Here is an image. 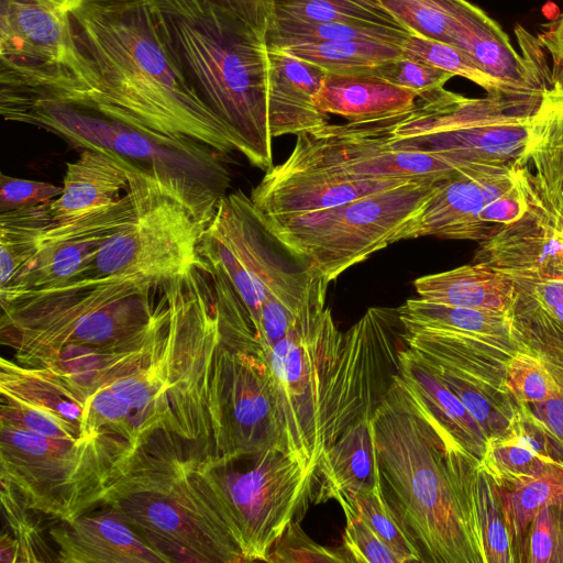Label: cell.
Segmentation results:
<instances>
[{
	"mask_svg": "<svg viewBox=\"0 0 563 563\" xmlns=\"http://www.w3.org/2000/svg\"><path fill=\"white\" fill-rule=\"evenodd\" d=\"M518 172L514 164H466L442 179L422 209L400 230L395 243L421 236L484 241L500 227L479 218L484 207L512 188Z\"/></svg>",
	"mask_w": 563,
	"mask_h": 563,
	"instance_id": "cell-21",
	"label": "cell"
},
{
	"mask_svg": "<svg viewBox=\"0 0 563 563\" xmlns=\"http://www.w3.org/2000/svg\"><path fill=\"white\" fill-rule=\"evenodd\" d=\"M398 308L371 307L345 333L321 395L323 449L363 419H372L399 376L407 346Z\"/></svg>",
	"mask_w": 563,
	"mask_h": 563,
	"instance_id": "cell-14",
	"label": "cell"
},
{
	"mask_svg": "<svg viewBox=\"0 0 563 563\" xmlns=\"http://www.w3.org/2000/svg\"><path fill=\"white\" fill-rule=\"evenodd\" d=\"M328 285L321 277L287 334L260 355L271 374L288 451L311 470L323 451L321 395L343 338L325 308Z\"/></svg>",
	"mask_w": 563,
	"mask_h": 563,
	"instance_id": "cell-13",
	"label": "cell"
},
{
	"mask_svg": "<svg viewBox=\"0 0 563 563\" xmlns=\"http://www.w3.org/2000/svg\"><path fill=\"white\" fill-rule=\"evenodd\" d=\"M236 459L198 455L197 472L244 562H267L268 553L312 493L316 470L292 453L266 450Z\"/></svg>",
	"mask_w": 563,
	"mask_h": 563,
	"instance_id": "cell-11",
	"label": "cell"
},
{
	"mask_svg": "<svg viewBox=\"0 0 563 563\" xmlns=\"http://www.w3.org/2000/svg\"><path fill=\"white\" fill-rule=\"evenodd\" d=\"M527 210L528 201L518 175L516 185L487 203L479 218L487 224L507 225L519 220Z\"/></svg>",
	"mask_w": 563,
	"mask_h": 563,
	"instance_id": "cell-52",
	"label": "cell"
},
{
	"mask_svg": "<svg viewBox=\"0 0 563 563\" xmlns=\"http://www.w3.org/2000/svg\"><path fill=\"white\" fill-rule=\"evenodd\" d=\"M525 195L527 212L481 241L472 263L505 274L563 276V227L544 206L527 192Z\"/></svg>",
	"mask_w": 563,
	"mask_h": 563,
	"instance_id": "cell-22",
	"label": "cell"
},
{
	"mask_svg": "<svg viewBox=\"0 0 563 563\" xmlns=\"http://www.w3.org/2000/svg\"><path fill=\"white\" fill-rule=\"evenodd\" d=\"M407 29L372 23L308 22L275 16L267 33L268 48L334 41H369L402 45L410 36Z\"/></svg>",
	"mask_w": 563,
	"mask_h": 563,
	"instance_id": "cell-34",
	"label": "cell"
},
{
	"mask_svg": "<svg viewBox=\"0 0 563 563\" xmlns=\"http://www.w3.org/2000/svg\"><path fill=\"white\" fill-rule=\"evenodd\" d=\"M125 190L133 200V218L102 245L96 273L132 275L163 286L195 267H210L201 245L222 195L130 161Z\"/></svg>",
	"mask_w": 563,
	"mask_h": 563,
	"instance_id": "cell-7",
	"label": "cell"
},
{
	"mask_svg": "<svg viewBox=\"0 0 563 563\" xmlns=\"http://www.w3.org/2000/svg\"><path fill=\"white\" fill-rule=\"evenodd\" d=\"M453 13L452 44L466 52L489 76L541 101L548 85L536 75L531 58L520 56L501 26L467 0H450Z\"/></svg>",
	"mask_w": 563,
	"mask_h": 563,
	"instance_id": "cell-24",
	"label": "cell"
},
{
	"mask_svg": "<svg viewBox=\"0 0 563 563\" xmlns=\"http://www.w3.org/2000/svg\"><path fill=\"white\" fill-rule=\"evenodd\" d=\"M132 449L115 435L57 439L0 423V479L34 512L66 522L98 507L115 466Z\"/></svg>",
	"mask_w": 563,
	"mask_h": 563,
	"instance_id": "cell-8",
	"label": "cell"
},
{
	"mask_svg": "<svg viewBox=\"0 0 563 563\" xmlns=\"http://www.w3.org/2000/svg\"><path fill=\"white\" fill-rule=\"evenodd\" d=\"M129 185V161L111 151L84 148L67 163L62 195L48 203L54 220H71L113 206Z\"/></svg>",
	"mask_w": 563,
	"mask_h": 563,
	"instance_id": "cell-28",
	"label": "cell"
},
{
	"mask_svg": "<svg viewBox=\"0 0 563 563\" xmlns=\"http://www.w3.org/2000/svg\"><path fill=\"white\" fill-rule=\"evenodd\" d=\"M137 276L89 273L64 286L23 292L1 303L0 341L13 360L43 367L69 346H119L139 341L169 317L167 297Z\"/></svg>",
	"mask_w": 563,
	"mask_h": 563,
	"instance_id": "cell-6",
	"label": "cell"
},
{
	"mask_svg": "<svg viewBox=\"0 0 563 563\" xmlns=\"http://www.w3.org/2000/svg\"><path fill=\"white\" fill-rule=\"evenodd\" d=\"M198 455L172 433L148 434L115 466L98 507L119 512L166 563L244 562L197 472Z\"/></svg>",
	"mask_w": 563,
	"mask_h": 563,
	"instance_id": "cell-5",
	"label": "cell"
},
{
	"mask_svg": "<svg viewBox=\"0 0 563 563\" xmlns=\"http://www.w3.org/2000/svg\"><path fill=\"white\" fill-rule=\"evenodd\" d=\"M134 214L129 191L113 206L71 220H51L43 228L38 250L25 272L0 289V303L34 290L64 286L91 273L102 245Z\"/></svg>",
	"mask_w": 563,
	"mask_h": 563,
	"instance_id": "cell-20",
	"label": "cell"
},
{
	"mask_svg": "<svg viewBox=\"0 0 563 563\" xmlns=\"http://www.w3.org/2000/svg\"><path fill=\"white\" fill-rule=\"evenodd\" d=\"M7 121L45 129L80 148L111 151L162 176L186 180L223 195L230 177L221 161H203L167 148L122 123L29 92L1 88Z\"/></svg>",
	"mask_w": 563,
	"mask_h": 563,
	"instance_id": "cell-15",
	"label": "cell"
},
{
	"mask_svg": "<svg viewBox=\"0 0 563 563\" xmlns=\"http://www.w3.org/2000/svg\"><path fill=\"white\" fill-rule=\"evenodd\" d=\"M279 49V48H274ZM323 68L328 74H373L379 66L404 55L397 44L369 41H334L280 48Z\"/></svg>",
	"mask_w": 563,
	"mask_h": 563,
	"instance_id": "cell-35",
	"label": "cell"
},
{
	"mask_svg": "<svg viewBox=\"0 0 563 563\" xmlns=\"http://www.w3.org/2000/svg\"><path fill=\"white\" fill-rule=\"evenodd\" d=\"M428 364L478 422L487 439L508 428L520 405L506 388Z\"/></svg>",
	"mask_w": 563,
	"mask_h": 563,
	"instance_id": "cell-38",
	"label": "cell"
},
{
	"mask_svg": "<svg viewBox=\"0 0 563 563\" xmlns=\"http://www.w3.org/2000/svg\"><path fill=\"white\" fill-rule=\"evenodd\" d=\"M335 499L345 516L342 549L349 562L401 563L397 554L360 517L346 497L340 495Z\"/></svg>",
	"mask_w": 563,
	"mask_h": 563,
	"instance_id": "cell-45",
	"label": "cell"
},
{
	"mask_svg": "<svg viewBox=\"0 0 563 563\" xmlns=\"http://www.w3.org/2000/svg\"><path fill=\"white\" fill-rule=\"evenodd\" d=\"M413 286L419 298L430 302L503 312L514 290L510 276L477 263L421 276Z\"/></svg>",
	"mask_w": 563,
	"mask_h": 563,
	"instance_id": "cell-33",
	"label": "cell"
},
{
	"mask_svg": "<svg viewBox=\"0 0 563 563\" xmlns=\"http://www.w3.org/2000/svg\"><path fill=\"white\" fill-rule=\"evenodd\" d=\"M0 423L21 428L47 438L78 440L73 432L56 419L9 401H0Z\"/></svg>",
	"mask_w": 563,
	"mask_h": 563,
	"instance_id": "cell-51",
	"label": "cell"
},
{
	"mask_svg": "<svg viewBox=\"0 0 563 563\" xmlns=\"http://www.w3.org/2000/svg\"><path fill=\"white\" fill-rule=\"evenodd\" d=\"M373 74L388 82L417 92L419 98L444 89L445 82L453 77L448 71L405 54L379 66Z\"/></svg>",
	"mask_w": 563,
	"mask_h": 563,
	"instance_id": "cell-48",
	"label": "cell"
},
{
	"mask_svg": "<svg viewBox=\"0 0 563 563\" xmlns=\"http://www.w3.org/2000/svg\"><path fill=\"white\" fill-rule=\"evenodd\" d=\"M409 180L355 179L296 143L285 162L266 170L250 198L262 218L284 219L340 206Z\"/></svg>",
	"mask_w": 563,
	"mask_h": 563,
	"instance_id": "cell-19",
	"label": "cell"
},
{
	"mask_svg": "<svg viewBox=\"0 0 563 563\" xmlns=\"http://www.w3.org/2000/svg\"><path fill=\"white\" fill-rule=\"evenodd\" d=\"M474 495L485 563H515L501 490L481 463L475 470Z\"/></svg>",
	"mask_w": 563,
	"mask_h": 563,
	"instance_id": "cell-40",
	"label": "cell"
},
{
	"mask_svg": "<svg viewBox=\"0 0 563 563\" xmlns=\"http://www.w3.org/2000/svg\"><path fill=\"white\" fill-rule=\"evenodd\" d=\"M539 42L550 54L553 64L549 75V85L563 91V13L554 21L543 25Z\"/></svg>",
	"mask_w": 563,
	"mask_h": 563,
	"instance_id": "cell-53",
	"label": "cell"
},
{
	"mask_svg": "<svg viewBox=\"0 0 563 563\" xmlns=\"http://www.w3.org/2000/svg\"><path fill=\"white\" fill-rule=\"evenodd\" d=\"M526 563H563V504L542 506L527 537Z\"/></svg>",
	"mask_w": 563,
	"mask_h": 563,
	"instance_id": "cell-46",
	"label": "cell"
},
{
	"mask_svg": "<svg viewBox=\"0 0 563 563\" xmlns=\"http://www.w3.org/2000/svg\"><path fill=\"white\" fill-rule=\"evenodd\" d=\"M51 218L48 203L0 213V289L12 285L29 267Z\"/></svg>",
	"mask_w": 563,
	"mask_h": 563,
	"instance_id": "cell-37",
	"label": "cell"
},
{
	"mask_svg": "<svg viewBox=\"0 0 563 563\" xmlns=\"http://www.w3.org/2000/svg\"><path fill=\"white\" fill-rule=\"evenodd\" d=\"M505 386L519 405L547 400L560 390L547 362L523 349L516 351L507 361Z\"/></svg>",
	"mask_w": 563,
	"mask_h": 563,
	"instance_id": "cell-42",
	"label": "cell"
},
{
	"mask_svg": "<svg viewBox=\"0 0 563 563\" xmlns=\"http://www.w3.org/2000/svg\"><path fill=\"white\" fill-rule=\"evenodd\" d=\"M411 33L452 44L450 0H378Z\"/></svg>",
	"mask_w": 563,
	"mask_h": 563,
	"instance_id": "cell-43",
	"label": "cell"
},
{
	"mask_svg": "<svg viewBox=\"0 0 563 563\" xmlns=\"http://www.w3.org/2000/svg\"><path fill=\"white\" fill-rule=\"evenodd\" d=\"M346 498L360 517L397 554L401 563L422 562L419 550L405 530L396 512L387 503L380 484L354 497Z\"/></svg>",
	"mask_w": 563,
	"mask_h": 563,
	"instance_id": "cell-41",
	"label": "cell"
},
{
	"mask_svg": "<svg viewBox=\"0 0 563 563\" xmlns=\"http://www.w3.org/2000/svg\"><path fill=\"white\" fill-rule=\"evenodd\" d=\"M208 272L195 267L163 285L169 319L159 345L87 399L82 438L115 435L134 446L165 431L211 453L209 382L220 330Z\"/></svg>",
	"mask_w": 563,
	"mask_h": 563,
	"instance_id": "cell-2",
	"label": "cell"
},
{
	"mask_svg": "<svg viewBox=\"0 0 563 563\" xmlns=\"http://www.w3.org/2000/svg\"><path fill=\"white\" fill-rule=\"evenodd\" d=\"M0 482L3 514L16 542L19 563L56 562L52 555L53 551L43 539L41 529L31 516L33 510L26 507L10 483L4 479H0Z\"/></svg>",
	"mask_w": 563,
	"mask_h": 563,
	"instance_id": "cell-44",
	"label": "cell"
},
{
	"mask_svg": "<svg viewBox=\"0 0 563 563\" xmlns=\"http://www.w3.org/2000/svg\"><path fill=\"white\" fill-rule=\"evenodd\" d=\"M99 76L87 110L203 161L243 147L188 79L145 0H91L70 13Z\"/></svg>",
	"mask_w": 563,
	"mask_h": 563,
	"instance_id": "cell-1",
	"label": "cell"
},
{
	"mask_svg": "<svg viewBox=\"0 0 563 563\" xmlns=\"http://www.w3.org/2000/svg\"><path fill=\"white\" fill-rule=\"evenodd\" d=\"M507 275L514 285L507 314L520 349L563 366V276Z\"/></svg>",
	"mask_w": 563,
	"mask_h": 563,
	"instance_id": "cell-25",
	"label": "cell"
},
{
	"mask_svg": "<svg viewBox=\"0 0 563 563\" xmlns=\"http://www.w3.org/2000/svg\"><path fill=\"white\" fill-rule=\"evenodd\" d=\"M185 73L253 166H273L268 122L274 0H145Z\"/></svg>",
	"mask_w": 563,
	"mask_h": 563,
	"instance_id": "cell-4",
	"label": "cell"
},
{
	"mask_svg": "<svg viewBox=\"0 0 563 563\" xmlns=\"http://www.w3.org/2000/svg\"><path fill=\"white\" fill-rule=\"evenodd\" d=\"M274 8L277 18L407 29L378 0H274Z\"/></svg>",
	"mask_w": 563,
	"mask_h": 563,
	"instance_id": "cell-39",
	"label": "cell"
},
{
	"mask_svg": "<svg viewBox=\"0 0 563 563\" xmlns=\"http://www.w3.org/2000/svg\"><path fill=\"white\" fill-rule=\"evenodd\" d=\"M327 71L283 49L269 48L268 122L273 137L316 131L329 123L314 104Z\"/></svg>",
	"mask_w": 563,
	"mask_h": 563,
	"instance_id": "cell-26",
	"label": "cell"
},
{
	"mask_svg": "<svg viewBox=\"0 0 563 563\" xmlns=\"http://www.w3.org/2000/svg\"><path fill=\"white\" fill-rule=\"evenodd\" d=\"M267 562L271 563H343L349 559L341 549L323 547L309 538L294 519L273 544Z\"/></svg>",
	"mask_w": 563,
	"mask_h": 563,
	"instance_id": "cell-47",
	"label": "cell"
},
{
	"mask_svg": "<svg viewBox=\"0 0 563 563\" xmlns=\"http://www.w3.org/2000/svg\"><path fill=\"white\" fill-rule=\"evenodd\" d=\"M372 426L383 494L422 562L485 563L474 495L479 460L442 438L399 376Z\"/></svg>",
	"mask_w": 563,
	"mask_h": 563,
	"instance_id": "cell-3",
	"label": "cell"
},
{
	"mask_svg": "<svg viewBox=\"0 0 563 563\" xmlns=\"http://www.w3.org/2000/svg\"><path fill=\"white\" fill-rule=\"evenodd\" d=\"M316 472L321 477L316 503L354 497L380 484L372 419H363L324 448Z\"/></svg>",
	"mask_w": 563,
	"mask_h": 563,
	"instance_id": "cell-30",
	"label": "cell"
},
{
	"mask_svg": "<svg viewBox=\"0 0 563 563\" xmlns=\"http://www.w3.org/2000/svg\"><path fill=\"white\" fill-rule=\"evenodd\" d=\"M396 114L330 124L297 135V143L360 180L441 178L464 165L419 151L396 150L390 134Z\"/></svg>",
	"mask_w": 563,
	"mask_h": 563,
	"instance_id": "cell-18",
	"label": "cell"
},
{
	"mask_svg": "<svg viewBox=\"0 0 563 563\" xmlns=\"http://www.w3.org/2000/svg\"><path fill=\"white\" fill-rule=\"evenodd\" d=\"M399 377L442 438L482 460L487 437L432 367L408 345L399 354Z\"/></svg>",
	"mask_w": 563,
	"mask_h": 563,
	"instance_id": "cell-27",
	"label": "cell"
},
{
	"mask_svg": "<svg viewBox=\"0 0 563 563\" xmlns=\"http://www.w3.org/2000/svg\"><path fill=\"white\" fill-rule=\"evenodd\" d=\"M210 454L228 459L288 451L271 374L263 358L219 341L209 382Z\"/></svg>",
	"mask_w": 563,
	"mask_h": 563,
	"instance_id": "cell-16",
	"label": "cell"
},
{
	"mask_svg": "<svg viewBox=\"0 0 563 563\" xmlns=\"http://www.w3.org/2000/svg\"><path fill=\"white\" fill-rule=\"evenodd\" d=\"M63 187L47 181L0 175V213L49 203L58 198Z\"/></svg>",
	"mask_w": 563,
	"mask_h": 563,
	"instance_id": "cell-49",
	"label": "cell"
},
{
	"mask_svg": "<svg viewBox=\"0 0 563 563\" xmlns=\"http://www.w3.org/2000/svg\"><path fill=\"white\" fill-rule=\"evenodd\" d=\"M47 5L54 7L56 9L63 10L65 12L71 13L77 8L81 7L87 1L91 0H36Z\"/></svg>",
	"mask_w": 563,
	"mask_h": 563,
	"instance_id": "cell-54",
	"label": "cell"
},
{
	"mask_svg": "<svg viewBox=\"0 0 563 563\" xmlns=\"http://www.w3.org/2000/svg\"><path fill=\"white\" fill-rule=\"evenodd\" d=\"M0 394L1 400L47 415L84 439L87 401L47 368L24 366L1 357Z\"/></svg>",
	"mask_w": 563,
	"mask_h": 563,
	"instance_id": "cell-31",
	"label": "cell"
},
{
	"mask_svg": "<svg viewBox=\"0 0 563 563\" xmlns=\"http://www.w3.org/2000/svg\"><path fill=\"white\" fill-rule=\"evenodd\" d=\"M279 242L241 190L220 198L201 245L210 265L227 276L244 306L253 331L266 298L274 291L306 280L311 271L296 268L277 252ZM255 335V331H254Z\"/></svg>",
	"mask_w": 563,
	"mask_h": 563,
	"instance_id": "cell-17",
	"label": "cell"
},
{
	"mask_svg": "<svg viewBox=\"0 0 563 563\" xmlns=\"http://www.w3.org/2000/svg\"><path fill=\"white\" fill-rule=\"evenodd\" d=\"M444 178L412 179L297 217L265 219L257 214L286 252L330 283L395 243L400 230L422 209Z\"/></svg>",
	"mask_w": 563,
	"mask_h": 563,
	"instance_id": "cell-9",
	"label": "cell"
},
{
	"mask_svg": "<svg viewBox=\"0 0 563 563\" xmlns=\"http://www.w3.org/2000/svg\"><path fill=\"white\" fill-rule=\"evenodd\" d=\"M545 362L558 380L559 393L547 400L520 406L541 426L549 438L554 459L563 463V366Z\"/></svg>",
	"mask_w": 563,
	"mask_h": 563,
	"instance_id": "cell-50",
	"label": "cell"
},
{
	"mask_svg": "<svg viewBox=\"0 0 563 563\" xmlns=\"http://www.w3.org/2000/svg\"><path fill=\"white\" fill-rule=\"evenodd\" d=\"M52 528L59 563H166L115 510L103 507Z\"/></svg>",
	"mask_w": 563,
	"mask_h": 563,
	"instance_id": "cell-23",
	"label": "cell"
},
{
	"mask_svg": "<svg viewBox=\"0 0 563 563\" xmlns=\"http://www.w3.org/2000/svg\"><path fill=\"white\" fill-rule=\"evenodd\" d=\"M538 121L539 108L490 96L468 99L442 89L398 113L389 141L396 150L424 152L457 165H507L529 151Z\"/></svg>",
	"mask_w": 563,
	"mask_h": 563,
	"instance_id": "cell-10",
	"label": "cell"
},
{
	"mask_svg": "<svg viewBox=\"0 0 563 563\" xmlns=\"http://www.w3.org/2000/svg\"><path fill=\"white\" fill-rule=\"evenodd\" d=\"M418 98L417 92L374 74H327L314 104L327 115L360 121L405 112L415 107Z\"/></svg>",
	"mask_w": 563,
	"mask_h": 563,
	"instance_id": "cell-32",
	"label": "cell"
},
{
	"mask_svg": "<svg viewBox=\"0 0 563 563\" xmlns=\"http://www.w3.org/2000/svg\"><path fill=\"white\" fill-rule=\"evenodd\" d=\"M2 88L87 109L99 86L70 13L36 0H1Z\"/></svg>",
	"mask_w": 563,
	"mask_h": 563,
	"instance_id": "cell-12",
	"label": "cell"
},
{
	"mask_svg": "<svg viewBox=\"0 0 563 563\" xmlns=\"http://www.w3.org/2000/svg\"><path fill=\"white\" fill-rule=\"evenodd\" d=\"M501 494L515 563H526L528 529L536 512L544 505L563 504V463L555 461L537 478Z\"/></svg>",
	"mask_w": 563,
	"mask_h": 563,
	"instance_id": "cell-36",
	"label": "cell"
},
{
	"mask_svg": "<svg viewBox=\"0 0 563 563\" xmlns=\"http://www.w3.org/2000/svg\"><path fill=\"white\" fill-rule=\"evenodd\" d=\"M555 461L547 433L520 406L508 428L487 439L479 463L501 490H510L537 478Z\"/></svg>",
	"mask_w": 563,
	"mask_h": 563,
	"instance_id": "cell-29",
	"label": "cell"
}]
</instances>
